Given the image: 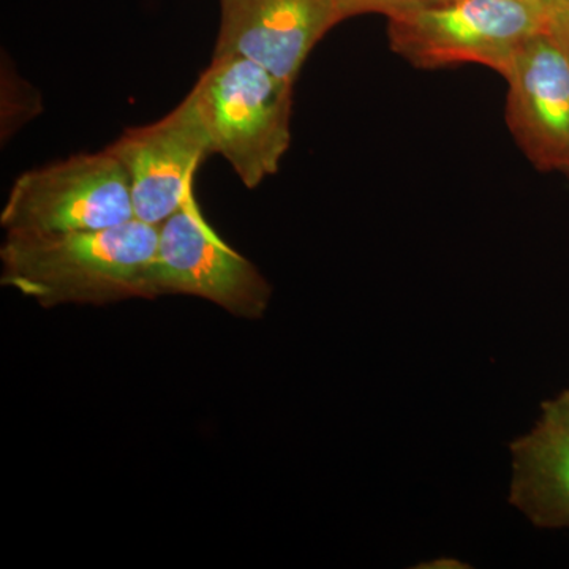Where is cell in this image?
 I'll list each match as a JSON object with an SVG mask.
<instances>
[{
	"label": "cell",
	"instance_id": "1",
	"mask_svg": "<svg viewBox=\"0 0 569 569\" xmlns=\"http://www.w3.org/2000/svg\"><path fill=\"white\" fill-rule=\"evenodd\" d=\"M159 227L133 219L104 230L7 233L2 283L41 307L160 298Z\"/></svg>",
	"mask_w": 569,
	"mask_h": 569
},
{
	"label": "cell",
	"instance_id": "2",
	"mask_svg": "<svg viewBox=\"0 0 569 569\" xmlns=\"http://www.w3.org/2000/svg\"><path fill=\"white\" fill-rule=\"evenodd\" d=\"M192 92L212 156H222L249 189L277 173L291 142L293 82L239 56H212Z\"/></svg>",
	"mask_w": 569,
	"mask_h": 569
},
{
	"label": "cell",
	"instance_id": "3",
	"mask_svg": "<svg viewBox=\"0 0 569 569\" xmlns=\"http://www.w3.org/2000/svg\"><path fill=\"white\" fill-rule=\"evenodd\" d=\"M549 14L531 0H426L389 20V43L417 69L478 63L507 78L520 47L548 32Z\"/></svg>",
	"mask_w": 569,
	"mask_h": 569
},
{
	"label": "cell",
	"instance_id": "4",
	"mask_svg": "<svg viewBox=\"0 0 569 569\" xmlns=\"http://www.w3.org/2000/svg\"><path fill=\"white\" fill-rule=\"evenodd\" d=\"M133 219L129 174L108 149L26 171L0 213L7 233L104 230Z\"/></svg>",
	"mask_w": 569,
	"mask_h": 569
},
{
	"label": "cell",
	"instance_id": "5",
	"mask_svg": "<svg viewBox=\"0 0 569 569\" xmlns=\"http://www.w3.org/2000/svg\"><path fill=\"white\" fill-rule=\"evenodd\" d=\"M157 279L162 296H197L249 320H260L272 298L271 283L257 266L206 222L194 190L159 227Z\"/></svg>",
	"mask_w": 569,
	"mask_h": 569
},
{
	"label": "cell",
	"instance_id": "6",
	"mask_svg": "<svg viewBox=\"0 0 569 569\" xmlns=\"http://www.w3.org/2000/svg\"><path fill=\"white\" fill-rule=\"evenodd\" d=\"M108 151L130 179L134 217L160 227L194 190L198 167L212 156L211 138L190 91L170 114L123 132Z\"/></svg>",
	"mask_w": 569,
	"mask_h": 569
},
{
	"label": "cell",
	"instance_id": "7",
	"mask_svg": "<svg viewBox=\"0 0 569 569\" xmlns=\"http://www.w3.org/2000/svg\"><path fill=\"white\" fill-rule=\"evenodd\" d=\"M342 22L335 0H220L213 56H239L296 82L318 41Z\"/></svg>",
	"mask_w": 569,
	"mask_h": 569
},
{
	"label": "cell",
	"instance_id": "8",
	"mask_svg": "<svg viewBox=\"0 0 569 569\" xmlns=\"http://www.w3.org/2000/svg\"><path fill=\"white\" fill-rule=\"evenodd\" d=\"M508 81L507 123L538 170L569 174V61L548 32L520 47Z\"/></svg>",
	"mask_w": 569,
	"mask_h": 569
},
{
	"label": "cell",
	"instance_id": "9",
	"mask_svg": "<svg viewBox=\"0 0 569 569\" xmlns=\"http://www.w3.org/2000/svg\"><path fill=\"white\" fill-rule=\"evenodd\" d=\"M508 449V503L537 529L568 530L569 427L539 417Z\"/></svg>",
	"mask_w": 569,
	"mask_h": 569
},
{
	"label": "cell",
	"instance_id": "10",
	"mask_svg": "<svg viewBox=\"0 0 569 569\" xmlns=\"http://www.w3.org/2000/svg\"><path fill=\"white\" fill-rule=\"evenodd\" d=\"M422 2L426 0H335L342 21L369 13L383 14L388 20H392L417 9Z\"/></svg>",
	"mask_w": 569,
	"mask_h": 569
},
{
	"label": "cell",
	"instance_id": "11",
	"mask_svg": "<svg viewBox=\"0 0 569 569\" xmlns=\"http://www.w3.org/2000/svg\"><path fill=\"white\" fill-rule=\"evenodd\" d=\"M548 33L559 44L569 61V3L550 11Z\"/></svg>",
	"mask_w": 569,
	"mask_h": 569
},
{
	"label": "cell",
	"instance_id": "12",
	"mask_svg": "<svg viewBox=\"0 0 569 569\" xmlns=\"http://www.w3.org/2000/svg\"><path fill=\"white\" fill-rule=\"evenodd\" d=\"M541 417L569 427V387L541 403Z\"/></svg>",
	"mask_w": 569,
	"mask_h": 569
},
{
	"label": "cell",
	"instance_id": "13",
	"mask_svg": "<svg viewBox=\"0 0 569 569\" xmlns=\"http://www.w3.org/2000/svg\"><path fill=\"white\" fill-rule=\"evenodd\" d=\"M417 568L422 569H466L471 568L466 561L455 559V557H438V559L422 561Z\"/></svg>",
	"mask_w": 569,
	"mask_h": 569
},
{
	"label": "cell",
	"instance_id": "14",
	"mask_svg": "<svg viewBox=\"0 0 569 569\" xmlns=\"http://www.w3.org/2000/svg\"><path fill=\"white\" fill-rule=\"evenodd\" d=\"M531 2L538 3V6L546 7V9L552 11L560 9V7L568 6L569 0H531Z\"/></svg>",
	"mask_w": 569,
	"mask_h": 569
},
{
	"label": "cell",
	"instance_id": "15",
	"mask_svg": "<svg viewBox=\"0 0 569 569\" xmlns=\"http://www.w3.org/2000/svg\"><path fill=\"white\" fill-rule=\"evenodd\" d=\"M569 176V174H568Z\"/></svg>",
	"mask_w": 569,
	"mask_h": 569
}]
</instances>
